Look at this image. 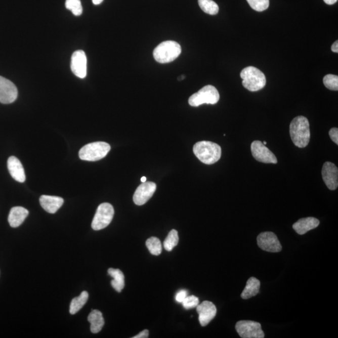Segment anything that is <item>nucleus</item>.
<instances>
[{"label": "nucleus", "mask_w": 338, "mask_h": 338, "mask_svg": "<svg viewBox=\"0 0 338 338\" xmlns=\"http://www.w3.org/2000/svg\"><path fill=\"white\" fill-rule=\"evenodd\" d=\"M64 200L63 198L52 195H41L39 198V203L42 207L47 213L55 214L62 207Z\"/></svg>", "instance_id": "obj_17"}, {"label": "nucleus", "mask_w": 338, "mask_h": 338, "mask_svg": "<svg viewBox=\"0 0 338 338\" xmlns=\"http://www.w3.org/2000/svg\"><path fill=\"white\" fill-rule=\"evenodd\" d=\"M337 0H324V2L327 5H333L336 3Z\"/></svg>", "instance_id": "obj_35"}, {"label": "nucleus", "mask_w": 338, "mask_h": 338, "mask_svg": "<svg viewBox=\"0 0 338 338\" xmlns=\"http://www.w3.org/2000/svg\"><path fill=\"white\" fill-rule=\"evenodd\" d=\"M156 188V184L154 182H142V184L137 187L134 194L133 200L135 204L137 205L145 204L153 196Z\"/></svg>", "instance_id": "obj_12"}, {"label": "nucleus", "mask_w": 338, "mask_h": 338, "mask_svg": "<svg viewBox=\"0 0 338 338\" xmlns=\"http://www.w3.org/2000/svg\"><path fill=\"white\" fill-rule=\"evenodd\" d=\"M146 246L152 255L158 256L162 252V244L157 237H151L148 239Z\"/></svg>", "instance_id": "obj_26"}, {"label": "nucleus", "mask_w": 338, "mask_h": 338, "mask_svg": "<svg viewBox=\"0 0 338 338\" xmlns=\"http://www.w3.org/2000/svg\"><path fill=\"white\" fill-rule=\"evenodd\" d=\"M114 216V208L109 203H103L97 208L92 223V228L95 231H99L107 228L112 222Z\"/></svg>", "instance_id": "obj_7"}, {"label": "nucleus", "mask_w": 338, "mask_h": 338, "mask_svg": "<svg viewBox=\"0 0 338 338\" xmlns=\"http://www.w3.org/2000/svg\"><path fill=\"white\" fill-rule=\"evenodd\" d=\"M263 143L264 145H265L267 144V142L266 141H264L263 142Z\"/></svg>", "instance_id": "obj_38"}, {"label": "nucleus", "mask_w": 338, "mask_h": 338, "mask_svg": "<svg viewBox=\"0 0 338 338\" xmlns=\"http://www.w3.org/2000/svg\"><path fill=\"white\" fill-rule=\"evenodd\" d=\"M65 7L75 16H80L83 12L80 0H66Z\"/></svg>", "instance_id": "obj_27"}, {"label": "nucleus", "mask_w": 338, "mask_h": 338, "mask_svg": "<svg viewBox=\"0 0 338 338\" xmlns=\"http://www.w3.org/2000/svg\"><path fill=\"white\" fill-rule=\"evenodd\" d=\"M18 97V90L12 81L0 76V103L9 104L14 102Z\"/></svg>", "instance_id": "obj_11"}, {"label": "nucleus", "mask_w": 338, "mask_h": 338, "mask_svg": "<svg viewBox=\"0 0 338 338\" xmlns=\"http://www.w3.org/2000/svg\"><path fill=\"white\" fill-rule=\"evenodd\" d=\"M322 177L328 189L334 191L338 186V169L336 165L330 162L324 163L322 169Z\"/></svg>", "instance_id": "obj_15"}, {"label": "nucleus", "mask_w": 338, "mask_h": 338, "mask_svg": "<svg viewBox=\"0 0 338 338\" xmlns=\"http://www.w3.org/2000/svg\"><path fill=\"white\" fill-rule=\"evenodd\" d=\"M290 138L295 146L305 148L310 141V122L303 116L295 117L290 123Z\"/></svg>", "instance_id": "obj_1"}, {"label": "nucleus", "mask_w": 338, "mask_h": 338, "mask_svg": "<svg viewBox=\"0 0 338 338\" xmlns=\"http://www.w3.org/2000/svg\"><path fill=\"white\" fill-rule=\"evenodd\" d=\"M110 149V145L106 142H93L81 148L79 151V157L83 160L94 162L106 156Z\"/></svg>", "instance_id": "obj_5"}, {"label": "nucleus", "mask_w": 338, "mask_h": 338, "mask_svg": "<svg viewBox=\"0 0 338 338\" xmlns=\"http://www.w3.org/2000/svg\"><path fill=\"white\" fill-rule=\"evenodd\" d=\"M193 152L200 162L207 165L217 162L221 157V147L210 141H200L194 145Z\"/></svg>", "instance_id": "obj_2"}, {"label": "nucleus", "mask_w": 338, "mask_h": 338, "mask_svg": "<svg viewBox=\"0 0 338 338\" xmlns=\"http://www.w3.org/2000/svg\"><path fill=\"white\" fill-rule=\"evenodd\" d=\"M71 70L78 78H84L87 76V59L83 50H77L73 53L71 59Z\"/></svg>", "instance_id": "obj_13"}, {"label": "nucleus", "mask_w": 338, "mask_h": 338, "mask_svg": "<svg viewBox=\"0 0 338 338\" xmlns=\"http://www.w3.org/2000/svg\"><path fill=\"white\" fill-rule=\"evenodd\" d=\"M149 331L147 329L144 330L142 332H140L139 334L136 335L133 337V338H147L149 337Z\"/></svg>", "instance_id": "obj_33"}, {"label": "nucleus", "mask_w": 338, "mask_h": 338, "mask_svg": "<svg viewBox=\"0 0 338 338\" xmlns=\"http://www.w3.org/2000/svg\"><path fill=\"white\" fill-rule=\"evenodd\" d=\"M261 282L258 279L251 277L248 279L246 286L241 294V298L244 300L255 297L260 292Z\"/></svg>", "instance_id": "obj_21"}, {"label": "nucleus", "mask_w": 338, "mask_h": 338, "mask_svg": "<svg viewBox=\"0 0 338 338\" xmlns=\"http://www.w3.org/2000/svg\"><path fill=\"white\" fill-rule=\"evenodd\" d=\"M330 138L335 144H338V129L337 128H332L329 132Z\"/></svg>", "instance_id": "obj_32"}, {"label": "nucleus", "mask_w": 338, "mask_h": 338, "mask_svg": "<svg viewBox=\"0 0 338 338\" xmlns=\"http://www.w3.org/2000/svg\"><path fill=\"white\" fill-rule=\"evenodd\" d=\"M180 45L174 41L162 42L154 50V57L157 62L167 63L173 62L181 54Z\"/></svg>", "instance_id": "obj_4"}, {"label": "nucleus", "mask_w": 338, "mask_h": 338, "mask_svg": "<svg viewBox=\"0 0 338 338\" xmlns=\"http://www.w3.org/2000/svg\"><path fill=\"white\" fill-rule=\"evenodd\" d=\"M331 50L334 53L338 52V41H336L334 42L331 47Z\"/></svg>", "instance_id": "obj_34"}, {"label": "nucleus", "mask_w": 338, "mask_h": 338, "mask_svg": "<svg viewBox=\"0 0 338 338\" xmlns=\"http://www.w3.org/2000/svg\"><path fill=\"white\" fill-rule=\"evenodd\" d=\"M88 321L91 323V330L93 333H98L104 326L105 321L102 313L99 310H92L88 316Z\"/></svg>", "instance_id": "obj_20"}, {"label": "nucleus", "mask_w": 338, "mask_h": 338, "mask_svg": "<svg viewBox=\"0 0 338 338\" xmlns=\"http://www.w3.org/2000/svg\"><path fill=\"white\" fill-rule=\"evenodd\" d=\"M198 4L202 11L207 14L215 15L219 12L218 5L213 0H198Z\"/></svg>", "instance_id": "obj_24"}, {"label": "nucleus", "mask_w": 338, "mask_h": 338, "mask_svg": "<svg viewBox=\"0 0 338 338\" xmlns=\"http://www.w3.org/2000/svg\"><path fill=\"white\" fill-rule=\"evenodd\" d=\"M240 75L242 79L243 86L248 91L257 92L266 86V78L265 74L257 68H245L242 70Z\"/></svg>", "instance_id": "obj_3"}, {"label": "nucleus", "mask_w": 338, "mask_h": 338, "mask_svg": "<svg viewBox=\"0 0 338 338\" xmlns=\"http://www.w3.org/2000/svg\"><path fill=\"white\" fill-rule=\"evenodd\" d=\"M197 312L199 314V321L202 326H207L217 313V309L212 302L205 301L197 306Z\"/></svg>", "instance_id": "obj_14"}, {"label": "nucleus", "mask_w": 338, "mask_h": 338, "mask_svg": "<svg viewBox=\"0 0 338 338\" xmlns=\"http://www.w3.org/2000/svg\"><path fill=\"white\" fill-rule=\"evenodd\" d=\"M146 179L147 178H145V177H142V178H141V182H146Z\"/></svg>", "instance_id": "obj_37"}, {"label": "nucleus", "mask_w": 338, "mask_h": 338, "mask_svg": "<svg viewBox=\"0 0 338 338\" xmlns=\"http://www.w3.org/2000/svg\"><path fill=\"white\" fill-rule=\"evenodd\" d=\"M236 329L242 338H263L265 333L261 324L252 321H239L236 324Z\"/></svg>", "instance_id": "obj_8"}, {"label": "nucleus", "mask_w": 338, "mask_h": 338, "mask_svg": "<svg viewBox=\"0 0 338 338\" xmlns=\"http://www.w3.org/2000/svg\"><path fill=\"white\" fill-rule=\"evenodd\" d=\"M258 246L261 249L269 252H279L282 250L281 243L273 232H262L258 236Z\"/></svg>", "instance_id": "obj_9"}, {"label": "nucleus", "mask_w": 338, "mask_h": 338, "mask_svg": "<svg viewBox=\"0 0 338 338\" xmlns=\"http://www.w3.org/2000/svg\"><path fill=\"white\" fill-rule=\"evenodd\" d=\"M28 214V210L24 207L20 206L13 207L8 219L10 226L14 228L19 227L27 218Z\"/></svg>", "instance_id": "obj_19"}, {"label": "nucleus", "mask_w": 338, "mask_h": 338, "mask_svg": "<svg viewBox=\"0 0 338 338\" xmlns=\"http://www.w3.org/2000/svg\"><path fill=\"white\" fill-rule=\"evenodd\" d=\"M254 158L259 162L266 163H277L275 155L260 141H254L250 146Z\"/></svg>", "instance_id": "obj_10"}, {"label": "nucleus", "mask_w": 338, "mask_h": 338, "mask_svg": "<svg viewBox=\"0 0 338 338\" xmlns=\"http://www.w3.org/2000/svg\"><path fill=\"white\" fill-rule=\"evenodd\" d=\"M253 10L257 12H263L268 9L269 0H247Z\"/></svg>", "instance_id": "obj_29"}, {"label": "nucleus", "mask_w": 338, "mask_h": 338, "mask_svg": "<svg viewBox=\"0 0 338 338\" xmlns=\"http://www.w3.org/2000/svg\"><path fill=\"white\" fill-rule=\"evenodd\" d=\"M89 299V293L83 291L78 297L73 298L70 306V313L75 314L77 313L83 306L86 305Z\"/></svg>", "instance_id": "obj_23"}, {"label": "nucleus", "mask_w": 338, "mask_h": 338, "mask_svg": "<svg viewBox=\"0 0 338 338\" xmlns=\"http://www.w3.org/2000/svg\"><path fill=\"white\" fill-rule=\"evenodd\" d=\"M179 235L178 231L173 229L169 232L168 236L163 242V246L167 251H171L179 242Z\"/></svg>", "instance_id": "obj_25"}, {"label": "nucleus", "mask_w": 338, "mask_h": 338, "mask_svg": "<svg viewBox=\"0 0 338 338\" xmlns=\"http://www.w3.org/2000/svg\"><path fill=\"white\" fill-rule=\"evenodd\" d=\"M108 273L113 279L111 281L112 286L117 292H120L125 286V277L122 272L118 269L110 268L108 270Z\"/></svg>", "instance_id": "obj_22"}, {"label": "nucleus", "mask_w": 338, "mask_h": 338, "mask_svg": "<svg viewBox=\"0 0 338 338\" xmlns=\"http://www.w3.org/2000/svg\"><path fill=\"white\" fill-rule=\"evenodd\" d=\"M103 1H104V0H92V2H93V4L96 5L102 4Z\"/></svg>", "instance_id": "obj_36"}, {"label": "nucleus", "mask_w": 338, "mask_h": 338, "mask_svg": "<svg viewBox=\"0 0 338 338\" xmlns=\"http://www.w3.org/2000/svg\"><path fill=\"white\" fill-rule=\"evenodd\" d=\"M8 168L10 175L15 181L23 183L25 181L26 176L24 168L18 158L14 156L10 157L8 159Z\"/></svg>", "instance_id": "obj_16"}, {"label": "nucleus", "mask_w": 338, "mask_h": 338, "mask_svg": "<svg viewBox=\"0 0 338 338\" xmlns=\"http://www.w3.org/2000/svg\"><path fill=\"white\" fill-rule=\"evenodd\" d=\"M183 307L186 310L197 307L199 303V300L195 295H187L186 299L182 303Z\"/></svg>", "instance_id": "obj_30"}, {"label": "nucleus", "mask_w": 338, "mask_h": 338, "mask_svg": "<svg viewBox=\"0 0 338 338\" xmlns=\"http://www.w3.org/2000/svg\"><path fill=\"white\" fill-rule=\"evenodd\" d=\"M319 225V221L314 218H306L300 219L293 224L292 228L298 234L303 235Z\"/></svg>", "instance_id": "obj_18"}, {"label": "nucleus", "mask_w": 338, "mask_h": 338, "mask_svg": "<svg viewBox=\"0 0 338 338\" xmlns=\"http://www.w3.org/2000/svg\"><path fill=\"white\" fill-rule=\"evenodd\" d=\"M323 83L326 88L331 91H337L338 90V76L332 74L324 76Z\"/></svg>", "instance_id": "obj_28"}, {"label": "nucleus", "mask_w": 338, "mask_h": 338, "mask_svg": "<svg viewBox=\"0 0 338 338\" xmlns=\"http://www.w3.org/2000/svg\"><path fill=\"white\" fill-rule=\"evenodd\" d=\"M220 96L216 87L206 86L195 93L189 99V104L192 107H199L202 104L215 105L217 104Z\"/></svg>", "instance_id": "obj_6"}, {"label": "nucleus", "mask_w": 338, "mask_h": 338, "mask_svg": "<svg viewBox=\"0 0 338 338\" xmlns=\"http://www.w3.org/2000/svg\"><path fill=\"white\" fill-rule=\"evenodd\" d=\"M187 295H188V294H187V292L186 290H180V291L177 293L176 295V302L182 303L184 302V300L186 299Z\"/></svg>", "instance_id": "obj_31"}]
</instances>
